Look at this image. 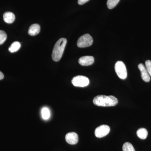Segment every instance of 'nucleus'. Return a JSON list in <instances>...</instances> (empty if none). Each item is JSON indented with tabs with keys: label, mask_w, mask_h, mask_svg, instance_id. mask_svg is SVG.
Wrapping results in <instances>:
<instances>
[{
	"label": "nucleus",
	"mask_w": 151,
	"mask_h": 151,
	"mask_svg": "<svg viewBox=\"0 0 151 151\" xmlns=\"http://www.w3.org/2000/svg\"><path fill=\"white\" fill-rule=\"evenodd\" d=\"M42 116L44 120H47L50 117V112L48 108H43L42 110Z\"/></svg>",
	"instance_id": "2eb2a0df"
},
{
	"label": "nucleus",
	"mask_w": 151,
	"mask_h": 151,
	"mask_svg": "<svg viewBox=\"0 0 151 151\" xmlns=\"http://www.w3.org/2000/svg\"><path fill=\"white\" fill-rule=\"evenodd\" d=\"M115 71L118 76L122 79H126L127 76V71L126 65L122 61H118L115 65Z\"/></svg>",
	"instance_id": "7ed1b4c3"
},
{
	"label": "nucleus",
	"mask_w": 151,
	"mask_h": 151,
	"mask_svg": "<svg viewBox=\"0 0 151 151\" xmlns=\"http://www.w3.org/2000/svg\"><path fill=\"white\" fill-rule=\"evenodd\" d=\"M110 132V128L109 126L103 125L96 128L94 134L97 137L100 138L107 136Z\"/></svg>",
	"instance_id": "423d86ee"
},
{
	"label": "nucleus",
	"mask_w": 151,
	"mask_h": 151,
	"mask_svg": "<svg viewBox=\"0 0 151 151\" xmlns=\"http://www.w3.org/2000/svg\"><path fill=\"white\" fill-rule=\"evenodd\" d=\"M3 17L5 22L8 24L12 23L15 19V15L11 12H6L4 14Z\"/></svg>",
	"instance_id": "9b49d317"
},
{
	"label": "nucleus",
	"mask_w": 151,
	"mask_h": 151,
	"mask_svg": "<svg viewBox=\"0 0 151 151\" xmlns=\"http://www.w3.org/2000/svg\"><path fill=\"white\" fill-rule=\"evenodd\" d=\"M123 151H135L134 147L131 143L126 142L123 146Z\"/></svg>",
	"instance_id": "dca6fc26"
},
{
	"label": "nucleus",
	"mask_w": 151,
	"mask_h": 151,
	"mask_svg": "<svg viewBox=\"0 0 151 151\" xmlns=\"http://www.w3.org/2000/svg\"><path fill=\"white\" fill-rule=\"evenodd\" d=\"M67 44V40L65 38L60 39L55 45L52 50V58L55 61H58L61 59Z\"/></svg>",
	"instance_id": "f03ea898"
},
{
	"label": "nucleus",
	"mask_w": 151,
	"mask_h": 151,
	"mask_svg": "<svg viewBox=\"0 0 151 151\" xmlns=\"http://www.w3.org/2000/svg\"><path fill=\"white\" fill-rule=\"evenodd\" d=\"M94 105L102 107H111L118 104V99L113 96H105L100 95L96 96L93 99Z\"/></svg>",
	"instance_id": "f257e3e1"
},
{
	"label": "nucleus",
	"mask_w": 151,
	"mask_h": 151,
	"mask_svg": "<svg viewBox=\"0 0 151 151\" xmlns=\"http://www.w3.org/2000/svg\"><path fill=\"white\" fill-rule=\"evenodd\" d=\"M20 47V43L19 42L16 41L12 44L11 46L9 47V50L12 53H13L17 51Z\"/></svg>",
	"instance_id": "ddd939ff"
},
{
	"label": "nucleus",
	"mask_w": 151,
	"mask_h": 151,
	"mask_svg": "<svg viewBox=\"0 0 151 151\" xmlns=\"http://www.w3.org/2000/svg\"><path fill=\"white\" fill-rule=\"evenodd\" d=\"M73 86L77 87H85L89 84V78L83 76H77L73 77L71 81Z\"/></svg>",
	"instance_id": "39448f33"
},
{
	"label": "nucleus",
	"mask_w": 151,
	"mask_h": 151,
	"mask_svg": "<svg viewBox=\"0 0 151 151\" xmlns=\"http://www.w3.org/2000/svg\"><path fill=\"white\" fill-rule=\"evenodd\" d=\"M137 135L140 139H145L148 136L147 131L145 128H141L137 132Z\"/></svg>",
	"instance_id": "f8f14e48"
},
{
	"label": "nucleus",
	"mask_w": 151,
	"mask_h": 151,
	"mask_svg": "<svg viewBox=\"0 0 151 151\" xmlns=\"http://www.w3.org/2000/svg\"><path fill=\"white\" fill-rule=\"evenodd\" d=\"M4 78V75L2 72L0 71V80H2Z\"/></svg>",
	"instance_id": "aec40b11"
},
{
	"label": "nucleus",
	"mask_w": 151,
	"mask_h": 151,
	"mask_svg": "<svg viewBox=\"0 0 151 151\" xmlns=\"http://www.w3.org/2000/svg\"><path fill=\"white\" fill-rule=\"evenodd\" d=\"M138 68L140 70L141 76L143 80L145 82H148L150 80V76L149 75L147 68L142 63H140L138 65Z\"/></svg>",
	"instance_id": "6e6552de"
},
{
	"label": "nucleus",
	"mask_w": 151,
	"mask_h": 151,
	"mask_svg": "<svg viewBox=\"0 0 151 151\" xmlns=\"http://www.w3.org/2000/svg\"><path fill=\"white\" fill-rule=\"evenodd\" d=\"M146 68L148 72L149 75L151 76V61L150 60H146L145 62Z\"/></svg>",
	"instance_id": "a211bd4d"
},
{
	"label": "nucleus",
	"mask_w": 151,
	"mask_h": 151,
	"mask_svg": "<svg viewBox=\"0 0 151 151\" xmlns=\"http://www.w3.org/2000/svg\"><path fill=\"white\" fill-rule=\"evenodd\" d=\"M89 0H78V4L79 5H83L85 4Z\"/></svg>",
	"instance_id": "6ab92c4d"
},
{
	"label": "nucleus",
	"mask_w": 151,
	"mask_h": 151,
	"mask_svg": "<svg viewBox=\"0 0 151 151\" xmlns=\"http://www.w3.org/2000/svg\"><path fill=\"white\" fill-rule=\"evenodd\" d=\"M65 140L68 144L74 145L78 143V136L75 132H70L65 135Z\"/></svg>",
	"instance_id": "0eeeda50"
},
{
	"label": "nucleus",
	"mask_w": 151,
	"mask_h": 151,
	"mask_svg": "<svg viewBox=\"0 0 151 151\" xmlns=\"http://www.w3.org/2000/svg\"><path fill=\"white\" fill-rule=\"evenodd\" d=\"M7 39V35L4 31L0 30V45L3 44Z\"/></svg>",
	"instance_id": "f3484780"
},
{
	"label": "nucleus",
	"mask_w": 151,
	"mask_h": 151,
	"mask_svg": "<svg viewBox=\"0 0 151 151\" xmlns=\"http://www.w3.org/2000/svg\"><path fill=\"white\" fill-rule=\"evenodd\" d=\"M40 31V27L37 24H34L30 26L28 30V33L30 35L35 36L38 34Z\"/></svg>",
	"instance_id": "9d476101"
},
{
	"label": "nucleus",
	"mask_w": 151,
	"mask_h": 151,
	"mask_svg": "<svg viewBox=\"0 0 151 151\" xmlns=\"http://www.w3.org/2000/svg\"><path fill=\"white\" fill-rule=\"evenodd\" d=\"M120 0H108L107 2V6L109 9H113L119 4Z\"/></svg>",
	"instance_id": "4468645a"
},
{
	"label": "nucleus",
	"mask_w": 151,
	"mask_h": 151,
	"mask_svg": "<svg viewBox=\"0 0 151 151\" xmlns=\"http://www.w3.org/2000/svg\"><path fill=\"white\" fill-rule=\"evenodd\" d=\"M93 42V38L92 36L88 34H86L78 38L77 45L78 47L81 48L88 47L92 45Z\"/></svg>",
	"instance_id": "20e7f679"
},
{
	"label": "nucleus",
	"mask_w": 151,
	"mask_h": 151,
	"mask_svg": "<svg viewBox=\"0 0 151 151\" xmlns=\"http://www.w3.org/2000/svg\"><path fill=\"white\" fill-rule=\"evenodd\" d=\"M94 57L92 56H82L78 60L79 64L83 66L92 65L94 63Z\"/></svg>",
	"instance_id": "1a4fd4ad"
}]
</instances>
